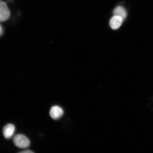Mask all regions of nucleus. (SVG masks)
<instances>
[{"instance_id": "5", "label": "nucleus", "mask_w": 153, "mask_h": 153, "mask_svg": "<svg viewBox=\"0 0 153 153\" xmlns=\"http://www.w3.org/2000/svg\"><path fill=\"white\" fill-rule=\"evenodd\" d=\"M123 20L121 17L114 16L110 19V25L113 29L116 30L121 25Z\"/></svg>"}, {"instance_id": "8", "label": "nucleus", "mask_w": 153, "mask_h": 153, "mask_svg": "<svg viewBox=\"0 0 153 153\" xmlns=\"http://www.w3.org/2000/svg\"><path fill=\"white\" fill-rule=\"evenodd\" d=\"M3 33V30L2 27L0 24V36L2 35Z\"/></svg>"}, {"instance_id": "4", "label": "nucleus", "mask_w": 153, "mask_h": 153, "mask_svg": "<svg viewBox=\"0 0 153 153\" xmlns=\"http://www.w3.org/2000/svg\"><path fill=\"white\" fill-rule=\"evenodd\" d=\"M15 131L14 125L9 124L6 125L3 129V134L5 138L9 139L13 137Z\"/></svg>"}, {"instance_id": "6", "label": "nucleus", "mask_w": 153, "mask_h": 153, "mask_svg": "<svg viewBox=\"0 0 153 153\" xmlns=\"http://www.w3.org/2000/svg\"><path fill=\"white\" fill-rule=\"evenodd\" d=\"M114 16H117L121 17L124 20L127 16V13L126 10L123 7L118 6L114 9Z\"/></svg>"}, {"instance_id": "2", "label": "nucleus", "mask_w": 153, "mask_h": 153, "mask_svg": "<svg viewBox=\"0 0 153 153\" xmlns=\"http://www.w3.org/2000/svg\"><path fill=\"white\" fill-rule=\"evenodd\" d=\"M10 12L7 4L0 0V22H4L10 18Z\"/></svg>"}, {"instance_id": "1", "label": "nucleus", "mask_w": 153, "mask_h": 153, "mask_svg": "<svg viewBox=\"0 0 153 153\" xmlns=\"http://www.w3.org/2000/svg\"><path fill=\"white\" fill-rule=\"evenodd\" d=\"M14 143L17 147L22 149L27 148L30 145L29 139L22 134L15 136L14 139Z\"/></svg>"}, {"instance_id": "3", "label": "nucleus", "mask_w": 153, "mask_h": 153, "mask_svg": "<svg viewBox=\"0 0 153 153\" xmlns=\"http://www.w3.org/2000/svg\"><path fill=\"white\" fill-rule=\"evenodd\" d=\"M64 114V111L61 107L54 106L51 108L50 111V114L51 117L54 120H57L60 118Z\"/></svg>"}, {"instance_id": "7", "label": "nucleus", "mask_w": 153, "mask_h": 153, "mask_svg": "<svg viewBox=\"0 0 153 153\" xmlns=\"http://www.w3.org/2000/svg\"><path fill=\"white\" fill-rule=\"evenodd\" d=\"M18 153H34L32 151L30 150H25L24 151H22V152H19Z\"/></svg>"}]
</instances>
